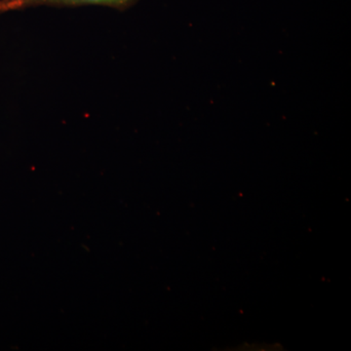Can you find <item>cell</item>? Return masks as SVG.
Listing matches in <instances>:
<instances>
[{"label":"cell","mask_w":351,"mask_h":351,"mask_svg":"<svg viewBox=\"0 0 351 351\" xmlns=\"http://www.w3.org/2000/svg\"><path fill=\"white\" fill-rule=\"evenodd\" d=\"M138 0H0V16L14 11L27 10L36 7H78L98 5L125 11Z\"/></svg>","instance_id":"1"}]
</instances>
